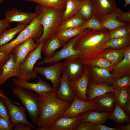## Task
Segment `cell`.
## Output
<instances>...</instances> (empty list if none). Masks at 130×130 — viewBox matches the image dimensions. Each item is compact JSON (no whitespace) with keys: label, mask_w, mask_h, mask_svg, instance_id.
<instances>
[{"label":"cell","mask_w":130,"mask_h":130,"mask_svg":"<svg viewBox=\"0 0 130 130\" xmlns=\"http://www.w3.org/2000/svg\"><path fill=\"white\" fill-rule=\"evenodd\" d=\"M109 39L108 32L88 29L81 34L75 43L74 48L80 52L79 61L85 65L101 57L108 49H103L102 45Z\"/></svg>","instance_id":"1"},{"label":"cell","mask_w":130,"mask_h":130,"mask_svg":"<svg viewBox=\"0 0 130 130\" xmlns=\"http://www.w3.org/2000/svg\"><path fill=\"white\" fill-rule=\"evenodd\" d=\"M40 111L36 123L40 128L52 124L60 117L71 103L58 98L56 92L39 95Z\"/></svg>","instance_id":"2"},{"label":"cell","mask_w":130,"mask_h":130,"mask_svg":"<svg viewBox=\"0 0 130 130\" xmlns=\"http://www.w3.org/2000/svg\"><path fill=\"white\" fill-rule=\"evenodd\" d=\"M64 10L39 4L36 6L35 12L41 16V23L43 30L40 38L35 42L38 45L41 42L44 43L55 36L63 21Z\"/></svg>","instance_id":"3"},{"label":"cell","mask_w":130,"mask_h":130,"mask_svg":"<svg viewBox=\"0 0 130 130\" xmlns=\"http://www.w3.org/2000/svg\"><path fill=\"white\" fill-rule=\"evenodd\" d=\"M41 20V16L38 14L30 24L20 32L16 38L0 47V52L10 54L14 47L22 43L28 38H32L36 41L39 40L43 31Z\"/></svg>","instance_id":"4"},{"label":"cell","mask_w":130,"mask_h":130,"mask_svg":"<svg viewBox=\"0 0 130 130\" xmlns=\"http://www.w3.org/2000/svg\"><path fill=\"white\" fill-rule=\"evenodd\" d=\"M11 90L13 93L23 103L33 123L36 124L40 111V101L38 94L31 93L17 85Z\"/></svg>","instance_id":"5"},{"label":"cell","mask_w":130,"mask_h":130,"mask_svg":"<svg viewBox=\"0 0 130 130\" xmlns=\"http://www.w3.org/2000/svg\"><path fill=\"white\" fill-rule=\"evenodd\" d=\"M44 43L43 42L39 43L35 49L29 53L19 65L20 72L18 78L27 81L37 78V74L34 72L33 68L36 62L40 59H43L41 52Z\"/></svg>","instance_id":"6"},{"label":"cell","mask_w":130,"mask_h":130,"mask_svg":"<svg viewBox=\"0 0 130 130\" xmlns=\"http://www.w3.org/2000/svg\"><path fill=\"white\" fill-rule=\"evenodd\" d=\"M81 35L71 39L65 43L60 50L56 52L49 58H43L41 61L38 63L37 65H39L43 64H52L60 61L63 59H79L80 52L74 48V46L76 41Z\"/></svg>","instance_id":"7"},{"label":"cell","mask_w":130,"mask_h":130,"mask_svg":"<svg viewBox=\"0 0 130 130\" xmlns=\"http://www.w3.org/2000/svg\"><path fill=\"white\" fill-rule=\"evenodd\" d=\"M65 65L64 61H59L49 66H34L33 71L35 73L42 74L49 80L52 83L53 87L56 91L60 84L61 75L64 71Z\"/></svg>","instance_id":"8"},{"label":"cell","mask_w":130,"mask_h":130,"mask_svg":"<svg viewBox=\"0 0 130 130\" xmlns=\"http://www.w3.org/2000/svg\"><path fill=\"white\" fill-rule=\"evenodd\" d=\"M91 110L101 111L93 100L84 101L78 99L76 96L70 105L64 112L61 117H75L80 113Z\"/></svg>","instance_id":"9"},{"label":"cell","mask_w":130,"mask_h":130,"mask_svg":"<svg viewBox=\"0 0 130 130\" xmlns=\"http://www.w3.org/2000/svg\"><path fill=\"white\" fill-rule=\"evenodd\" d=\"M2 98L6 106L13 128L16 124L22 123L28 125L32 129H37L35 125L28 120L24 106H17L11 101Z\"/></svg>","instance_id":"10"},{"label":"cell","mask_w":130,"mask_h":130,"mask_svg":"<svg viewBox=\"0 0 130 130\" xmlns=\"http://www.w3.org/2000/svg\"><path fill=\"white\" fill-rule=\"evenodd\" d=\"M37 78L39 81L37 83H30L18 78H13V80L16 85L34 91L39 95L52 93L56 91L52 86L49 83L43 80L38 76Z\"/></svg>","instance_id":"11"},{"label":"cell","mask_w":130,"mask_h":130,"mask_svg":"<svg viewBox=\"0 0 130 130\" xmlns=\"http://www.w3.org/2000/svg\"><path fill=\"white\" fill-rule=\"evenodd\" d=\"M82 113L74 117H61L52 124L36 129L37 130H76L80 122Z\"/></svg>","instance_id":"12"},{"label":"cell","mask_w":130,"mask_h":130,"mask_svg":"<svg viewBox=\"0 0 130 130\" xmlns=\"http://www.w3.org/2000/svg\"><path fill=\"white\" fill-rule=\"evenodd\" d=\"M38 45L32 38L27 39L24 42L14 47L11 51L16 64L18 66L22 63L32 51L35 49Z\"/></svg>","instance_id":"13"},{"label":"cell","mask_w":130,"mask_h":130,"mask_svg":"<svg viewBox=\"0 0 130 130\" xmlns=\"http://www.w3.org/2000/svg\"><path fill=\"white\" fill-rule=\"evenodd\" d=\"M64 72L69 81H75L83 74L85 65L80 62L78 58L65 59Z\"/></svg>","instance_id":"14"},{"label":"cell","mask_w":130,"mask_h":130,"mask_svg":"<svg viewBox=\"0 0 130 130\" xmlns=\"http://www.w3.org/2000/svg\"><path fill=\"white\" fill-rule=\"evenodd\" d=\"M90 78L87 66L85 65L84 73L82 76L77 80L69 81V84L75 92L77 97L78 99L87 101L86 92L88 84Z\"/></svg>","instance_id":"15"},{"label":"cell","mask_w":130,"mask_h":130,"mask_svg":"<svg viewBox=\"0 0 130 130\" xmlns=\"http://www.w3.org/2000/svg\"><path fill=\"white\" fill-rule=\"evenodd\" d=\"M87 66L90 81L95 83H105L112 85L115 79L108 70L95 66Z\"/></svg>","instance_id":"16"},{"label":"cell","mask_w":130,"mask_h":130,"mask_svg":"<svg viewBox=\"0 0 130 130\" xmlns=\"http://www.w3.org/2000/svg\"><path fill=\"white\" fill-rule=\"evenodd\" d=\"M38 14L36 12L34 13H28L13 8L5 12V19L10 23L14 21L27 25L30 24Z\"/></svg>","instance_id":"17"},{"label":"cell","mask_w":130,"mask_h":130,"mask_svg":"<svg viewBox=\"0 0 130 130\" xmlns=\"http://www.w3.org/2000/svg\"><path fill=\"white\" fill-rule=\"evenodd\" d=\"M113 111L104 112L96 110H91L82 113L81 123L92 124H104L109 119Z\"/></svg>","instance_id":"18"},{"label":"cell","mask_w":130,"mask_h":130,"mask_svg":"<svg viewBox=\"0 0 130 130\" xmlns=\"http://www.w3.org/2000/svg\"><path fill=\"white\" fill-rule=\"evenodd\" d=\"M56 93L60 99L71 103L76 96L75 92L69 84L66 75L64 72L61 77L59 87Z\"/></svg>","instance_id":"19"},{"label":"cell","mask_w":130,"mask_h":130,"mask_svg":"<svg viewBox=\"0 0 130 130\" xmlns=\"http://www.w3.org/2000/svg\"><path fill=\"white\" fill-rule=\"evenodd\" d=\"M93 12L99 19L117 7L115 0H90Z\"/></svg>","instance_id":"20"},{"label":"cell","mask_w":130,"mask_h":130,"mask_svg":"<svg viewBox=\"0 0 130 130\" xmlns=\"http://www.w3.org/2000/svg\"><path fill=\"white\" fill-rule=\"evenodd\" d=\"M116 90L112 85L105 83H95L90 81L86 92L87 101H91L95 98L107 92L112 91L115 92Z\"/></svg>","instance_id":"21"},{"label":"cell","mask_w":130,"mask_h":130,"mask_svg":"<svg viewBox=\"0 0 130 130\" xmlns=\"http://www.w3.org/2000/svg\"><path fill=\"white\" fill-rule=\"evenodd\" d=\"M20 72L19 66L16 64L13 55L11 53L9 59L3 66L2 71L0 75V85L3 84L11 77L18 78Z\"/></svg>","instance_id":"22"},{"label":"cell","mask_w":130,"mask_h":130,"mask_svg":"<svg viewBox=\"0 0 130 130\" xmlns=\"http://www.w3.org/2000/svg\"><path fill=\"white\" fill-rule=\"evenodd\" d=\"M122 12L120 8L117 7L110 12L102 16L99 20L102 25L108 31L119 27L127 25H128L127 24L119 21L117 19V17Z\"/></svg>","instance_id":"23"},{"label":"cell","mask_w":130,"mask_h":130,"mask_svg":"<svg viewBox=\"0 0 130 130\" xmlns=\"http://www.w3.org/2000/svg\"><path fill=\"white\" fill-rule=\"evenodd\" d=\"M111 73L115 79L130 74V46L127 50L123 59L114 65Z\"/></svg>","instance_id":"24"},{"label":"cell","mask_w":130,"mask_h":130,"mask_svg":"<svg viewBox=\"0 0 130 130\" xmlns=\"http://www.w3.org/2000/svg\"><path fill=\"white\" fill-rule=\"evenodd\" d=\"M102 112L113 111L114 109V92L110 91L96 97L93 99Z\"/></svg>","instance_id":"25"},{"label":"cell","mask_w":130,"mask_h":130,"mask_svg":"<svg viewBox=\"0 0 130 130\" xmlns=\"http://www.w3.org/2000/svg\"><path fill=\"white\" fill-rule=\"evenodd\" d=\"M65 44L55 36L44 43L42 52L44 54L45 58H49L54 53L57 49L62 47Z\"/></svg>","instance_id":"26"},{"label":"cell","mask_w":130,"mask_h":130,"mask_svg":"<svg viewBox=\"0 0 130 130\" xmlns=\"http://www.w3.org/2000/svg\"><path fill=\"white\" fill-rule=\"evenodd\" d=\"M88 29L80 27L67 28L58 31L55 36L66 43L72 38L82 34Z\"/></svg>","instance_id":"27"},{"label":"cell","mask_w":130,"mask_h":130,"mask_svg":"<svg viewBox=\"0 0 130 130\" xmlns=\"http://www.w3.org/2000/svg\"><path fill=\"white\" fill-rule=\"evenodd\" d=\"M114 109L112 112L109 120L114 121L116 126L125 125L130 123V116L125 113L120 106L114 103Z\"/></svg>","instance_id":"28"},{"label":"cell","mask_w":130,"mask_h":130,"mask_svg":"<svg viewBox=\"0 0 130 130\" xmlns=\"http://www.w3.org/2000/svg\"><path fill=\"white\" fill-rule=\"evenodd\" d=\"M27 25L20 23L13 28L7 29L0 34V47L11 40L15 35L26 28Z\"/></svg>","instance_id":"29"},{"label":"cell","mask_w":130,"mask_h":130,"mask_svg":"<svg viewBox=\"0 0 130 130\" xmlns=\"http://www.w3.org/2000/svg\"><path fill=\"white\" fill-rule=\"evenodd\" d=\"M129 46L122 49H108L101 56L107 59L114 65L123 59Z\"/></svg>","instance_id":"30"},{"label":"cell","mask_w":130,"mask_h":130,"mask_svg":"<svg viewBox=\"0 0 130 130\" xmlns=\"http://www.w3.org/2000/svg\"><path fill=\"white\" fill-rule=\"evenodd\" d=\"M130 36L122 38L109 39L102 46L103 49H120L130 46Z\"/></svg>","instance_id":"31"},{"label":"cell","mask_w":130,"mask_h":130,"mask_svg":"<svg viewBox=\"0 0 130 130\" xmlns=\"http://www.w3.org/2000/svg\"><path fill=\"white\" fill-rule=\"evenodd\" d=\"M82 0H67L65 8L63 14V21L66 20L78 13Z\"/></svg>","instance_id":"32"},{"label":"cell","mask_w":130,"mask_h":130,"mask_svg":"<svg viewBox=\"0 0 130 130\" xmlns=\"http://www.w3.org/2000/svg\"><path fill=\"white\" fill-rule=\"evenodd\" d=\"M85 21L79 12L73 16L63 21L59 27L58 31L67 28L80 27Z\"/></svg>","instance_id":"33"},{"label":"cell","mask_w":130,"mask_h":130,"mask_svg":"<svg viewBox=\"0 0 130 130\" xmlns=\"http://www.w3.org/2000/svg\"><path fill=\"white\" fill-rule=\"evenodd\" d=\"M80 27L95 31H108L102 25L99 19L94 13L91 17Z\"/></svg>","instance_id":"34"},{"label":"cell","mask_w":130,"mask_h":130,"mask_svg":"<svg viewBox=\"0 0 130 130\" xmlns=\"http://www.w3.org/2000/svg\"><path fill=\"white\" fill-rule=\"evenodd\" d=\"M30 1L42 6L64 10L67 0H22Z\"/></svg>","instance_id":"35"},{"label":"cell","mask_w":130,"mask_h":130,"mask_svg":"<svg viewBox=\"0 0 130 130\" xmlns=\"http://www.w3.org/2000/svg\"><path fill=\"white\" fill-rule=\"evenodd\" d=\"M109 39L122 38L130 36V25L121 26L108 31Z\"/></svg>","instance_id":"36"},{"label":"cell","mask_w":130,"mask_h":130,"mask_svg":"<svg viewBox=\"0 0 130 130\" xmlns=\"http://www.w3.org/2000/svg\"><path fill=\"white\" fill-rule=\"evenodd\" d=\"M86 65L105 69L109 72L112 70L114 66L107 59L101 56L91 60Z\"/></svg>","instance_id":"37"},{"label":"cell","mask_w":130,"mask_h":130,"mask_svg":"<svg viewBox=\"0 0 130 130\" xmlns=\"http://www.w3.org/2000/svg\"><path fill=\"white\" fill-rule=\"evenodd\" d=\"M85 21L91 16L93 11L90 0H82L79 12Z\"/></svg>","instance_id":"38"},{"label":"cell","mask_w":130,"mask_h":130,"mask_svg":"<svg viewBox=\"0 0 130 130\" xmlns=\"http://www.w3.org/2000/svg\"><path fill=\"white\" fill-rule=\"evenodd\" d=\"M127 88L117 90L114 92L115 102L118 104L122 109L128 100Z\"/></svg>","instance_id":"39"},{"label":"cell","mask_w":130,"mask_h":130,"mask_svg":"<svg viewBox=\"0 0 130 130\" xmlns=\"http://www.w3.org/2000/svg\"><path fill=\"white\" fill-rule=\"evenodd\" d=\"M112 86L116 90H120L130 87V75L115 79Z\"/></svg>","instance_id":"40"},{"label":"cell","mask_w":130,"mask_h":130,"mask_svg":"<svg viewBox=\"0 0 130 130\" xmlns=\"http://www.w3.org/2000/svg\"><path fill=\"white\" fill-rule=\"evenodd\" d=\"M0 116L7 121L10 125L12 126L6 106L2 97L0 96Z\"/></svg>","instance_id":"41"},{"label":"cell","mask_w":130,"mask_h":130,"mask_svg":"<svg viewBox=\"0 0 130 130\" xmlns=\"http://www.w3.org/2000/svg\"><path fill=\"white\" fill-rule=\"evenodd\" d=\"M117 19L119 21L127 24L130 25V11L122 12L117 17Z\"/></svg>","instance_id":"42"},{"label":"cell","mask_w":130,"mask_h":130,"mask_svg":"<svg viewBox=\"0 0 130 130\" xmlns=\"http://www.w3.org/2000/svg\"><path fill=\"white\" fill-rule=\"evenodd\" d=\"M13 129L9 123L0 116V130H12Z\"/></svg>","instance_id":"43"},{"label":"cell","mask_w":130,"mask_h":130,"mask_svg":"<svg viewBox=\"0 0 130 130\" xmlns=\"http://www.w3.org/2000/svg\"><path fill=\"white\" fill-rule=\"evenodd\" d=\"M76 130H93L92 124L80 122L78 124Z\"/></svg>","instance_id":"44"},{"label":"cell","mask_w":130,"mask_h":130,"mask_svg":"<svg viewBox=\"0 0 130 130\" xmlns=\"http://www.w3.org/2000/svg\"><path fill=\"white\" fill-rule=\"evenodd\" d=\"M93 130H118L116 127L111 128L104 124H92Z\"/></svg>","instance_id":"45"},{"label":"cell","mask_w":130,"mask_h":130,"mask_svg":"<svg viewBox=\"0 0 130 130\" xmlns=\"http://www.w3.org/2000/svg\"><path fill=\"white\" fill-rule=\"evenodd\" d=\"M13 129L15 130H31L32 129L28 125L22 123L16 124L13 127Z\"/></svg>","instance_id":"46"},{"label":"cell","mask_w":130,"mask_h":130,"mask_svg":"<svg viewBox=\"0 0 130 130\" xmlns=\"http://www.w3.org/2000/svg\"><path fill=\"white\" fill-rule=\"evenodd\" d=\"M11 54H8L3 52H0V66H3L6 63L9 59Z\"/></svg>","instance_id":"47"},{"label":"cell","mask_w":130,"mask_h":130,"mask_svg":"<svg viewBox=\"0 0 130 130\" xmlns=\"http://www.w3.org/2000/svg\"><path fill=\"white\" fill-rule=\"evenodd\" d=\"M10 23L4 19L0 20V34L5 29L10 27Z\"/></svg>","instance_id":"48"},{"label":"cell","mask_w":130,"mask_h":130,"mask_svg":"<svg viewBox=\"0 0 130 130\" xmlns=\"http://www.w3.org/2000/svg\"><path fill=\"white\" fill-rule=\"evenodd\" d=\"M122 109L125 113L130 116V100L128 99Z\"/></svg>","instance_id":"49"},{"label":"cell","mask_w":130,"mask_h":130,"mask_svg":"<svg viewBox=\"0 0 130 130\" xmlns=\"http://www.w3.org/2000/svg\"><path fill=\"white\" fill-rule=\"evenodd\" d=\"M116 127L118 130H130V124L125 125L116 126Z\"/></svg>","instance_id":"50"},{"label":"cell","mask_w":130,"mask_h":130,"mask_svg":"<svg viewBox=\"0 0 130 130\" xmlns=\"http://www.w3.org/2000/svg\"><path fill=\"white\" fill-rule=\"evenodd\" d=\"M0 96L2 97L5 98L6 99L8 100H9L11 101L13 103H14L16 104H18L19 105V103H16V102H14V101H13L10 99L9 98L7 97L6 96L5 93L3 92V91L0 89Z\"/></svg>","instance_id":"51"},{"label":"cell","mask_w":130,"mask_h":130,"mask_svg":"<svg viewBox=\"0 0 130 130\" xmlns=\"http://www.w3.org/2000/svg\"><path fill=\"white\" fill-rule=\"evenodd\" d=\"M125 3L124 6L125 7H127L130 4V0H124Z\"/></svg>","instance_id":"52"},{"label":"cell","mask_w":130,"mask_h":130,"mask_svg":"<svg viewBox=\"0 0 130 130\" xmlns=\"http://www.w3.org/2000/svg\"><path fill=\"white\" fill-rule=\"evenodd\" d=\"M3 70V66L0 65V75L1 74Z\"/></svg>","instance_id":"53"},{"label":"cell","mask_w":130,"mask_h":130,"mask_svg":"<svg viewBox=\"0 0 130 130\" xmlns=\"http://www.w3.org/2000/svg\"><path fill=\"white\" fill-rule=\"evenodd\" d=\"M4 0H0V4L3 2Z\"/></svg>","instance_id":"54"},{"label":"cell","mask_w":130,"mask_h":130,"mask_svg":"<svg viewBox=\"0 0 130 130\" xmlns=\"http://www.w3.org/2000/svg\"></svg>","instance_id":"55"}]
</instances>
